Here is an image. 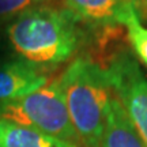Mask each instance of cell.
<instances>
[{
  "label": "cell",
  "instance_id": "6da1fadb",
  "mask_svg": "<svg viewBox=\"0 0 147 147\" xmlns=\"http://www.w3.org/2000/svg\"><path fill=\"white\" fill-rule=\"evenodd\" d=\"M14 56L49 71L68 61L83 41L82 22L67 8L40 4L5 23Z\"/></svg>",
  "mask_w": 147,
  "mask_h": 147
},
{
  "label": "cell",
  "instance_id": "7a4b0ae2",
  "mask_svg": "<svg viewBox=\"0 0 147 147\" xmlns=\"http://www.w3.org/2000/svg\"><path fill=\"white\" fill-rule=\"evenodd\" d=\"M59 82L80 144L100 147L113 95L106 68L91 59L79 56L59 76Z\"/></svg>",
  "mask_w": 147,
  "mask_h": 147
},
{
  "label": "cell",
  "instance_id": "3957f363",
  "mask_svg": "<svg viewBox=\"0 0 147 147\" xmlns=\"http://www.w3.org/2000/svg\"><path fill=\"white\" fill-rule=\"evenodd\" d=\"M0 119L30 127L80 146L65 106L59 78L49 80L42 87L19 100L0 105Z\"/></svg>",
  "mask_w": 147,
  "mask_h": 147
},
{
  "label": "cell",
  "instance_id": "277c9868",
  "mask_svg": "<svg viewBox=\"0 0 147 147\" xmlns=\"http://www.w3.org/2000/svg\"><path fill=\"white\" fill-rule=\"evenodd\" d=\"M112 91L120 101L143 146L147 147V78L128 51H120L106 67Z\"/></svg>",
  "mask_w": 147,
  "mask_h": 147
},
{
  "label": "cell",
  "instance_id": "5b68a950",
  "mask_svg": "<svg viewBox=\"0 0 147 147\" xmlns=\"http://www.w3.org/2000/svg\"><path fill=\"white\" fill-rule=\"evenodd\" d=\"M49 82L48 71L21 59L0 57V105L16 101Z\"/></svg>",
  "mask_w": 147,
  "mask_h": 147
},
{
  "label": "cell",
  "instance_id": "8992f818",
  "mask_svg": "<svg viewBox=\"0 0 147 147\" xmlns=\"http://www.w3.org/2000/svg\"><path fill=\"white\" fill-rule=\"evenodd\" d=\"M64 8L71 11L82 23L90 26L123 25L127 11L135 0H61Z\"/></svg>",
  "mask_w": 147,
  "mask_h": 147
},
{
  "label": "cell",
  "instance_id": "52a82bcc",
  "mask_svg": "<svg viewBox=\"0 0 147 147\" xmlns=\"http://www.w3.org/2000/svg\"><path fill=\"white\" fill-rule=\"evenodd\" d=\"M100 147H144L115 94L109 101Z\"/></svg>",
  "mask_w": 147,
  "mask_h": 147
},
{
  "label": "cell",
  "instance_id": "ba28073f",
  "mask_svg": "<svg viewBox=\"0 0 147 147\" xmlns=\"http://www.w3.org/2000/svg\"><path fill=\"white\" fill-rule=\"evenodd\" d=\"M0 147H80L48 134L0 119Z\"/></svg>",
  "mask_w": 147,
  "mask_h": 147
},
{
  "label": "cell",
  "instance_id": "9c48e42d",
  "mask_svg": "<svg viewBox=\"0 0 147 147\" xmlns=\"http://www.w3.org/2000/svg\"><path fill=\"white\" fill-rule=\"evenodd\" d=\"M123 25L127 27L128 41L135 56H138L139 61H142L147 67V27L143 26L135 4L127 11Z\"/></svg>",
  "mask_w": 147,
  "mask_h": 147
},
{
  "label": "cell",
  "instance_id": "30bf717a",
  "mask_svg": "<svg viewBox=\"0 0 147 147\" xmlns=\"http://www.w3.org/2000/svg\"><path fill=\"white\" fill-rule=\"evenodd\" d=\"M45 0H0V22H10L36 5L44 4Z\"/></svg>",
  "mask_w": 147,
  "mask_h": 147
},
{
  "label": "cell",
  "instance_id": "8fae6325",
  "mask_svg": "<svg viewBox=\"0 0 147 147\" xmlns=\"http://www.w3.org/2000/svg\"><path fill=\"white\" fill-rule=\"evenodd\" d=\"M138 3H140V4L147 7V0H135V4H138Z\"/></svg>",
  "mask_w": 147,
  "mask_h": 147
},
{
  "label": "cell",
  "instance_id": "7c38bea8",
  "mask_svg": "<svg viewBox=\"0 0 147 147\" xmlns=\"http://www.w3.org/2000/svg\"><path fill=\"white\" fill-rule=\"evenodd\" d=\"M0 57H3V55H1V53H0Z\"/></svg>",
  "mask_w": 147,
  "mask_h": 147
}]
</instances>
